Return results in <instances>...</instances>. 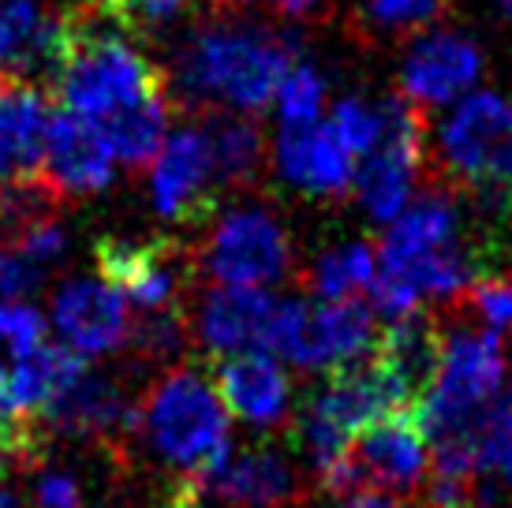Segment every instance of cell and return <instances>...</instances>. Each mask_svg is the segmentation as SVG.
Masks as SVG:
<instances>
[{"mask_svg": "<svg viewBox=\"0 0 512 508\" xmlns=\"http://www.w3.org/2000/svg\"><path fill=\"white\" fill-rule=\"evenodd\" d=\"M57 98L83 120H109L139 98L169 90L165 71L109 23L101 4H79L60 15L57 53L49 64Z\"/></svg>", "mask_w": 512, "mask_h": 508, "instance_id": "6da1fadb", "label": "cell"}, {"mask_svg": "<svg viewBox=\"0 0 512 508\" xmlns=\"http://www.w3.org/2000/svg\"><path fill=\"white\" fill-rule=\"evenodd\" d=\"M139 438L172 467V479L206 482L232 456L228 408L214 381L191 367H169L139 400Z\"/></svg>", "mask_w": 512, "mask_h": 508, "instance_id": "7a4b0ae2", "label": "cell"}, {"mask_svg": "<svg viewBox=\"0 0 512 508\" xmlns=\"http://www.w3.org/2000/svg\"><path fill=\"white\" fill-rule=\"evenodd\" d=\"M292 68V45L255 27H202L180 53V90L191 101L258 113Z\"/></svg>", "mask_w": 512, "mask_h": 508, "instance_id": "3957f363", "label": "cell"}, {"mask_svg": "<svg viewBox=\"0 0 512 508\" xmlns=\"http://www.w3.org/2000/svg\"><path fill=\"white\" fill-rule=\"evenodd\" d=\"M412 404L415 396L404 389V381L370 352L367 363L356 359L333 370L326 385L307 400L299 415V441L311 452V464L318 471L337 460L363 426Z\"/></svg>", "mask_w": 512, "mask_h": 508, "instance_id": "277c9868", "label": "cell"}, {"mask_svg": "<svg viewBox=\"0 0 512 508\" xmlns=\"http://www.w3.org/2000/svg\"><path fill=\"white\" fill-rule=\"evenodd\" d=\"M501 381H505V348L494 329L490 333L460 329L453 340H445L438 374L427 393L412 404L430 445L475 434L483 415L498 400Z\"/></svg>", "mask_w": 512, "mask_h": 508, "instance_id": "5b68a950", "label": "cell"}, {"mask_svg": "<svg viewBox=\"0 0 512 508\" xmlns=\"http://www.w3.org/2000/svg\"><path fill=\"white\" fill-rule=\"evenodd\" d=\"M374 311L359 296L352 299H281L273 303L266 348L273 359H288L303 370H326L356 363L374 348Z\"/></svg>", "mask_w": 512, "mask_h": 508, "instance_id": "8992f818", "label": "cell"}, {"mask_svg": "<svg viewBox=\"0 0 512 508\" xmlns=\"http://www.w3.org/2000/svg\"><path fill=\"white\" fill-rule=\"evenodd\" d=\"M430 467V438L415 408L389 411L363 426L348 449L318 467L314 475L329 494H359V490H412Z\"/></svg>", "mask_w": 512, "mask_h": 508, "instance_id": "52a82bcc", "label": "cell"}, {"mask_svg": "<svg viewBox=\"0 0 512 508\" xmlns=\"http://www.w3.org/2000/svg\"><path fill=\"white\" fill-rule=\"evenodd\" d=\"M438 157L456 184H512V101L498 90L456 98V109L438 131Z\"/></svg>", "mask_w": 512, "mask_h": 508, "instance_id": "ba28073f", "label": "cell"}, {"mask_svg": "<svg viewBox=\"0 0 512 508\" xmlns=\"http://www.w3.org/2000/svg\"><path fill=\"white\" fill-rule=\"evenodd\" d=\"M378 116H382L378 142L370 146V154H363V165L352 184L363 210L374 221H393L412 202L415 176L427 154V120H423V109L404 94L382 101Z\"/></svg>", "mask_w": 512, "mask_h": 508, "instance_id": "9c48e42d", "label": "cell"}, {"mask_svg": "<svg viewBox=\"0 0 512 508\" xmlns=\"http://www.w3.org/2000/svg\"><path fill=\"white\" fill-rule=\"evenodd\" d=\"M292 266V243L273 213L258 206H240L217 217L214 232L199 251V269L214 284L232 288H266L277 284Z\"/></svg>", "mask_w": 512, "mask_h": 508, "instance_id": "30bf717a", "label": "cell"}, {"mask_svg": "<svg viewBox=\"0 0 512 508\" xmlns=\"http://www.w3.org/2000/svg\"><path fill=\"white\" fill-rule=\"evenodd\" d=\"M98 277L113 284L128 307L139 314L187 307L184 288L191 277V262L172 240H131V236H101L94 243Z\"/></svg>", "mask_w": 512, "mask_h": 508, "instance_id": "8fae6325", "label": "cell"}, {"mask_svg": "<svg viewBox=\"0 0 512 508\" xmlns=\"http://www.w3.org/2000/svg\"><path fill=\"white\" fill-rule=\"evenodd\" d=\"M214 184L217 165L210 131L199 124H187L165 135L154 157V169H150L154 210L165 221L195 225V221L214 213Z\"/></svg>", "mask_w": 512, "mask_h": 508, "instance_id": "7c38bea8", "label": "cell"}, {"mask_svg": "<svg viewBox=\"0 0 512 508\" xmlns=\"http://www.w3.org/2000/svg\"><path fill=\"white\" fill-rule=\"evenodd\" d=\"M116 154L105 131L94 120H83L75 113H57L49 120L42 154V180L60 198H86L98 195L113 184Z\"/></svg>", "mask_w": 512, "mask_h": 508, "instance_id": "4fadbf2b", "label": "cell"}, {"mask_svg": "<svg viewBox=\"0 0 512 508\" xmlns=\"http://www.w3.org/2000/svg\"><path fill=\"white\" fill-rule=\"evenodd\" d=\"M53 325L79 355H109L128 344L131 307L113 284L72 277L53 292Z\"/></svg>", "mask_w": 512, "mask_h": 508, "instance_id": "5bb4252c", "label": "cell"}, {"mask_svg": "<svg viewBox=\"0 0 512 508\" xmlns=\"http://www.w3.org/2000/svg\"><path fill=\"white\" fill-rule=\"evenodd\" d=\"M277 299L266 288H232L217 284L199 299L191 314V333L202 348L217 359L240 352H262L266 348V329Z\"/></svg>", "mask_w": 512, "mask_h": 508, "instance_id": "9a60e30c", "label": "cell"}, {"mask_svg": "<svg viewBox=\"0 0 512 508\" xmlns=\"http://www.w3.org/2000/svg\"><path fill=\"white\" fill-rule=\"evenodd\" d=\"M479 71H483L479 45L453 30H434L423 42L412 45L400 83H404V98L427 109V105L464 98L479 79Z\"/></svg>", "mask_w": 512, "mask_h": 508, "instance_id": "2e32d148", "label": "cell"}, {"mask_svg": "<svg viewBox=\"0 0 512 508\" xmlns=\"http://www.w3.org/2000/svg\"><path fill=\"white\" fill-rule=\"evenodd\" d=\"M49 98L23 75L0 71V184L42 172Z\"/></svg>", "mask_w": 512, "mask_h": 508, "instance_id": "e0dca14e", "label": "cell"}, {"mask_svg": "<svg viewBox=\"0 0 512 508\" xmlns=\"http://www.w3.org/2000/svg\"><path fill=\"white\" fill-rule=\"evenodd\" d=\"M277 172L307 195L341 198L356 180V157L344 150L326 124H281V131H277Z\"/></svg>", "mask_w": 512, "mask_h": 508, "instance_id": "ac0fdd59", "label": "cell"}, {"mask_svg": "<svg viewBox=\"0 0 512 508\" xmlns=\"http://www.w3.org/2000/svg\"><path fill=\"white\" fill-rule=\"evenodd\" d=\"M214 389L225 400V408L251 426L285 423L292 404V381L270 352L225 355L217 363Z\"/></svg>", "mask_w": 512, "mask_h": 508, "instance_id": "d6986e66", "label": "cell"}, {"mask_svg": "<svg viewBox=\"0 0 512 508\" xmlns=\"http://www.w3.org/2000/svg\"><path fill=\"white\" fill-rule=\"evenodd\" d=\"M214 494L225 508H288L296 505L299 479L285 452L273 445H251L221 464Z\"/></svg>", "mask_w": 512, "mask_h": 508, "instance_id": "ffe728a7", "label": "cell"}, {"mask_svg": "<svg viewBox=\"0 0 512 508\" xmlns=\"http://www.w3.org/2000/svg\"><path fill=\"white\" fill-rule=\"evenodd\" d=\"M86 370V359L72 348H57L45 340L42 348L27 355H15V367L8 374V404H12L15 426L42 430V411L57 400L68 385Z\"/></svg>", "mask_w": 512, "mask_h": 508, "instance_id": "44dd1931", "label": "cell"}, {"mask_svg": "<svg viewBox=\"0 0 512 508\" xmlns=\"http://www.w3.org/2000/svg\"><path fill=\"white\" fill-rule=\"evenodd\" d=\"M456 243V206L445 195H427L408 202L389 221L382 247H378V269H400L423 258V254L445 251Z\"/></svg>", "mask_w": 512, "mask_h": 508, "instance_id": "7402d4cb", "label": "cell"}, {"mask_svg": "<svg viewBox=\"0 0 512 508\" xmlns=\"http://www.w3.org/2000/svg\"><path fill=\"white\" fill-rule=\"evenodd\" d=\"M60 38V12L42 0H0V71H49Z\"/></svg>", "mask_w": 512, "mask_h": 508, "instance_id": "603a6c76", "label": "cell"}, {"mask_svg": "<svg viewBox=\"0 0 512 508\" xmlns=\"http://www.w3.org/2000/svg\"><path fill=\"white\" fill-rule=\"evenodd\" d=\"M370 352L378 355L385 367L404 381V389L419 400V396L430 389L434 374H438L441 333L427 314L412 311V314L393 318V322L385 325L382 333L374 337V348H370Z\"/></svg>", "mask_w": 512, "mask_h": 508, "instance_id": "cb8c5ba5", "label": "cell"}, {"mask_svg": "<svg viewBox=\"0 0 512 508\" xmlns=\"http://www.w3.org/2000/svg\"><path fill=\"white\" fill-rule=\"evenodd\" d=\"M101 131L113 146V154L128 165V169H150L157 150L165 142V127H169V90L139 98L135 105L113 113L109 120H101Z\"/></svg>", "mask_w": 512, "mask_h": 508, "instance_id": "d4e9b609", "label": "cell"}, {"mask_svg": "<svg viewBox=\"0 0 512 508\" xmlns=\"http://www.w3.org/2000/svg\"><path fill=\"white\" fill-rule=\"evenodd\" d=\"M214 142V165L217 180L228 187H247L262 169L266 142L247 116H214V124L206 127Z\"/></svg>", "mask_w": 512, "mask_h": 508, "instance_id": "484cf974", "label": "cell"}, {"mask_svg": "<svg viewBox=\"0 0 512 508\" xmlns=\"http://www.w3.org/2000/svg\"><path fill=\"white\" fill-rule=\"evenodd\" d=\"M374 269H378V251L370 243H344L311 266V292L318 299L363 296L374 281Z\"/></svg>", "mask_w": 512, "mask_h": 508, "instance_id": "4316f807", "label": "cell"}, {"mask_svg": "<svg viewBox=\"0 0 512 508\" xmlns=\"http://www.w3.org/2000/svg\"><path fill=\"white\" fill-rule=\"evenodd\" d=\"M60 213V195L42 176L0 184V247H12L30 228L53 221Z\"/></svg>", "mask_w": 512, "mask_h": 508, "instance_id": "83f0119b", "label": "cell"}, {"mask_svg": "<svg viewBox=\"0 0 512 508\" xmlns=\"http://www.w3.org/2000/svg\"><path fill=\"white\" fill-rule=\"evenodd\" d=\"M98 4L116 30H128L139 38L172 30L191 8V0H98Z\"/></svg>", "mask_w": 512, "mask_h": 508, "instance_id": "f1b7e54d", "label": "cell"}, {"mask_svg": "<svg viewBox=\"0 0 512 508\" xmlns=\"http://www.w3.org/2000/svg\"><path fill=\"white\" fill-rule=\"evenodd\" d=\"M273 98H277L281 124H288V127L318 124L322 101H326V83H322V75H318L311 64H292Z\"/></svg>", "mask_w": 512, "mask_h": 508, "instance_id": "f546056e", "label": "cell"}, {"mask_svg": "<svg viewBox=\"0 0 512 508\" xmlns=\"http://www.w3.org/2000/svg\"><path fill=\"white\" fill-rule=\"evenodd\" d=\"M27 508H86L83 486L68 467L49 464L45 456L30 460L27 467Z\"/></svg>", "mask_w": 512, "mask_h": 508, "instance_id": "4dcf8cb0", "label": "cell"}, {"mask_svg": "<svg viewBox=\"0 0 512 508\" xmlns=\"http://www.w3.org/2000/svg\"><path fill=\"white\" fill-rule=\"evenodd\" d=\"M479 475L512 482V396L494 400L479 423Z\"/></svg>", "mask_w": 512, "mask_h": 508, "instance_id": "1f68e13d", "label": "cell"}, {"mask_svg": "<svg viewBox=\"0 0 512 508\" xmlns=\"http://www.w3.org/2000/svg\"><path fill=\"white\" fill-rule=\"evenodd\" d=\"M326 127L337 135V142H341L348 154L363 157V154H370V146L378 142L382 116H378V109H374V105H367V101L344 98L341 105L333 109V120H329Z\"/></svg>", "mask_w": 512, "mask_h": 508, "instance_id": "d6a6232c", "label": "cell"}, {"mask_svg": "<svg viewBox=\"0 0 512 508\" xmlns=\"http://www.w3.org/2000/svg\"><path fill=\"white\" fill-rule=\"evenodd\" d=\"M441 12H445V0H367V8H363L367 27L389 30V34L427 27Z\"/></svg>", "mask_w": 512, "mask_h": 508, "instance_id": "836d02e7", "label": "cell"}, {"mask_svg": "<svg viewBox=\"0 0 512 508\" xmlns=\"http://www.w3.org/2000/svg\"><path fill=\"white\" fill-rule=\"evenodd\" d=\"M0 340L12 348V355H27L45 344V322L30 303L0 299Z\"/></svg>", "mask_w": 512, "mask_h": 508, "instance_id": "e575fe53", "label": "cell"}, {"mask_svg": "<svg viewBox=\"0 0 512 508\" xmlns=\"http://www.w3.org/2000/svg\"><path fill=\"white\" fill-rule=\"evenodd\" d=\"M468 303L494 333L512 329V281L501 277H483L468 284Z\"/></svg>", "mask_w": 512, "mask_h": 508, "instance_id": "d590c367", "label": "cell"}, {"mask_svg": "<svg viewBox=\"0 0 512 508\" xmlns=\"http://www.w3.org/2000/svg\"><path fill=\"white\" fill-rule=\"evenodd\" d=\"M45 273L38 262H30L27 254L0 247V299H30L42 292Z\"/></svg>", "mask_w": 512, "mask_h": 508, "instance_id": "8d00e7d4", "label": "cell"}, {"mask_svg": "<svg viewBox=\"0 0 512 508\" xmlns=\"http://www.w3.org/2000/svg\"><path fill=\"white\" fill-rule=\"evenodd\" d=\"M12 251L27 254L30 262H38L42 269H49L53 262L64 258V251H68V228L60 225V217H53V221H45V225L30 228L23 240L12 243Z\"/></svg>", "mask_w": 512, "mask_h": 508, "instance_id": "74e56055", "label": "cell"}, {"mask_svg": "<svg viewBox=\"0 0 512 508\" xmlns=\"http://www.w3.org/2000/svg\"><path fill=\"white\" fill-rule=\"evenodd\" d=\"M154 508H202V486L199 482L172 479L169 486L161 490Z\"/></svg>", "mask_w": 512, "mask_h": 508, "instance_id": "f35d334b", "label": "cell"}, {"mask_svg": "<svg viewBox=\"0 0 512 508\" xmlns=\"http://www.w3.org/2000/svg\"><path fill=\"white\" fill-rule=\"evenodd\" d=\"M273 4L285 19H314L326 8V0H273Z\"/></svg>", "mask_w": 512, "mask_h": 508, "instance_id": "ab89813d", "label": "cell"}, {"mask_svg": "<svg viewBox=\"0 0 512 508\" xmlns=\"http://www.w3.org/2000/svg\"><path fill=\"white\" fill-rule=\"evenodd\" d=\"M15 467L0 456V508H23V497H19V486L12 479Z\"/></svg>", "mask_w": 512, "mask_h": 508, "instance_id": "60d3db41", "label": "cell"}, {"mask_svg": "<svg viewBox=\"0 0 512 508\" xmlns=\"http://www.w3.org/2000/svg\"><path fill=\"white\" fill-rule=\"evenodd\" d=\"M12 434H15V423H12V404H8V374L0 367V452L12 441Z\"/></svg>", "mask_w": 512, "mask_h": 508, "instance_id": "b9f144b4", "label": "cell"}, {"mask_svg": "<svg viewBox=\"0 0 512 508\" xmlns=\"http://www.w3.org/2000/svg\"><path fill=\"white\" fill-rule=\"evenodd\" d=\"M341 508H400V505L397 501H389V497H382L378 490H359V494L348 497Z\"/></svg>", "mask_w": 512, "mask_h": 508, "instance_id": "7bdbcfd3", "label": "cell"}, {"mask_svg": "<svg viewBox=\"0 0 512 508\" xmlns=\"http://www.w3.org/2000/svg\"><path fill=\"white\" fill-rule=\"evenodd\" d=\"M430 508H445V505H430ZM464 508H490V497H471V505H464Z\"/></svg>", "mask_w": 512, "mask_h": 508, "instance_id": "ee69618b", "label": "cell"}, {"mask_svg": "<svg viewBox=\"0 0 512 508\" xmlns=\"http://www.w3.org/2000/svg\"><path fill=\"white\" fill-rule=\"evenodd\" d=\"M214 8H243V4H251V0H210Z\"/></svg>", "mask_w": 512, "mask_h": 508, "instance_id": "f6af8a7d", "label": "cell"}, {"mask_svg": "<svg viewBox=\"0 0 512 508\" xmlns=\"http://www.w3.org/2000/svg\"><path fill=\"white\" fill-rule=\"evenodd\" d=\"M501 4V15H512V0H498Z\"/></svg>", "mask_w": 512, "mask_h": 508, "instance_id": "bcb514c9", "label": "cell"}]
</instances>
